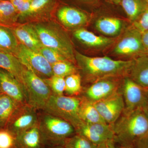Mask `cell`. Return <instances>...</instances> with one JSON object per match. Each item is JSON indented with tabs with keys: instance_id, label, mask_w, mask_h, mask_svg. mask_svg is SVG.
<instances>
[{
	"instance_id": "f6af8a7d",
	"label": "cell",
	"mask_w": 148,
	"mask_h": 148,
	"mask_svg": "<svg viewBox=\"0 0 148 148\" xmlns=\"http://www.w3.org/2000/svg\"><path fill=\"white\" fill-rule=\"evenodd\" d=\"M146 1H147V3L148 5V0H146Z\"/></svg>"
},
{
	"instance_id": "836d02e7",
	"label": "cell",
	"mask_w": 148,
	"mask_h": 148,
	"mask_svg": "<svg viewBox=\"0 0 148 148\" xmlns=\"http://www.w3.org/2000/svg\"><path fill=\"white\" fill-rule=\"evenodd\" d=\"M132 26L142 34L148 32V6L142 15L132 22Z\"/></svg>"
},
{
	"instance_id": "7a4b0ae2",
	"label": "cell",
	"mask_w": 148,
	"mask_h": 148,
	"mask_svg": "<svg viewBox=\"0 0 148 148\" xmlns=\"http://www.w3.org/2000/svg\"><path fill=\"white\" fill-rule=\"evenodd\" d=\"M115 144L133 148L136 141L148 131V119L143 109L124 110L113 125Z\"/></svg>"
},
{
	"instance_id": "52a82bcc",
	"label": "cell",
	"mask_w": 148,
	"mask_h": 148,
	"mask_svg": "<svg viewBox=\"0 0 148 148\" xmlns=\"http://www.w3.org/2000/svg\"><path fill=\"white\" fill-rule=\"evenodd\" d=\"M14 55L27 69L42 79L49 78L53 75L51 65L39 52L31 50L19 43Z\"/></svg>"
},
{
	"instance_id": "f546056e",
	"label": "cell",
	"mask_w": 148,
	"mask_h": 148,
	"mask_svg": "<svg viewBox=\"0 0 148 148\" xmlns=\"http://www.w3.org/2000/svg\"><path fill=\"white\" fill-rule=\"evenodd\" d=\"M63 146L65 148H98V147L76 133L66 139Z\"/></svg>"
},
{
	"instance_id": "4dcf8cb0",
	"label": "cell",
	"mask_w": 148,
	"mask_h": 148,
	"mask_svg": "<svg viewBox=\"0 0 148 148\" xmlns=\"http://www.w3.org/2000/svg\"><path fill=\"white\" fill-rule=\"evenodd\" d=\"M65 78L53 75L49 78L43 79L55 95H62L65 91Z\"/></svg>"
},
{
	"instance_id": "83f0119b",
	"label": "cell",
	"mask_w": 148,
	"mask_h": 148,
	"mask_svg": "<svg viewBox=\"0 0 148 148\" xmlns=\"http://www.w3.org/2000/svg\"><path fill=\"white\" fill-rule=\"evenodd\" d=\"M65 92L69 96L79 94L82 90L81 76L78 73L72 74L65 77Z\"/></svg>"
},
{
	"instance_id": "4316f807",
	"label": "cell",
	"mask_w": 148,
	"mask_h": 148,
	"mask_svg": "<svg viewBox=\"0 0 148 148\" xmlns=\"http://www.w3.org/2000/svg\"><path fill=\"white\" fill-rule=\"evenodd\" d=\"M52 1V0H33L28 10L19 19L33 21L42 14Z\"/></svg>"
},
{
	"instance_id": "2e32d148",
	"label": "cell",
	"mask_w": 148,
	"mask_h": 148,
	"mask_svg": "<svg viewBox=\"0 0 148 148\" xmlns=\"http://www.w3.org/2000/svg\"><path fill=\"white\" fill-rule=\"evenodd\" d=\"M57 16L61 24L69 28H79L86 25L88 21L86 14L71 7L61 8L57 12Z\"/></svg>"
},
{
	"instance_id": "9c48e42d",
	"label": "cell",
	"mask_w": 148,
	"mask_h": 148,
	"mask_svg": "<svg viewBox=\"0 0 148 148\" xmlns=\"http://www.w3.org/2000/svg\"><path fill=\"white\" fill-rule=\"evenodd\" d=\"M120 90L124 100L125 110L143 109L148 103L145 88L128 76L123 79Z\"/></svg>"
},
{
	"instance_id": "8d00e7d4",
	"label": "cell",
	"mask_w": 148,
	"mask_h": 148,
	"mask_svg": "<svg viewBox=\"0 0 148 148\" xmlns=\"http://www.w3.org/2000/svg\"><path fill=\"white\" fill-rule=\"evenodd\" d=\"M142 40L143 45L147 53H148V32L142 34Z\"/></svg>"
},
{
	"instance_id": "f1b7e54d",
	"label": "cell",
	"mask_w": 148,
	"mask_h": 148,
	"mask_svg": "<svg viewBox=\"0 0 148 148\" xmlns=\"http://www.w3.org/2000/svg\"><path fill=\"white\" fill-rule=\"evenodd\" d=\"M53 75L65 78L72 74L76 73L77 68L71 61H61L51 66Z\"/></svg>"
},
{
	"instance_id": "277c9868",
	"label": "cell",
	"mask_w": 148,
	"mask_h": 148,
	"mask_svg": "<svg viewBox=\"0 0 148 148\" xmlns=\"http://www.w3.org/2000/svg\"><path fill=\"white\" fill-rule=\"evenodd\" d=\"M80 101L81 97L52 94L43 110L49 114L68 122L76 131L84 123L79 115Z\"/></svg>"
},
{
	"instance_id": "d6986e66",
	"label": "cell",
	"mask_w": 148,
	"mask_h": 148,
	"mask_svg": "<svg viewBox=\"0 0 148 148\" xmlns=\"http://www.w3.org/2000/svg\"><path fill=\"white\" fill-rule=\"evenodd\" d=\"M0 69L11 74L23 86L24 74L27 68L16 56L11 53L0 51Z\"/></svg>"
},
{
	"instance_id": "ac0fdd59",
	"label": "cell",
	"mask_w": 148,
	"mask_h": 148,
	"mask_svg": "<svg viewBox=\"0 0 148 148\" xmlns=\"http://www.w3.org/2000/svg\"><path fill=\"white\" fill-rule=\"evenodd\" d=\"M128 77L143 88H148V53L132 59Z\"/></svg>"
},
{
	"instance_id": "7dc6e473",
	"label": "cell",
	"mask_w": 148,
	"mask_h": 148,
	"mask_svg": "<svg viewBox=\"0 0 148 148\" xmlns=\"http://www.w3.org/2000/svg\"><path fill=\"white\" fill-rule=\"evenodd\" d=\"M8 1H10V0H8Z\"/></svg>"
},
{
	"instance_id": "cb8c5ba5",
	"label": "cell",
	"mask_w": 148,
	"mask_h": 148,
	"mask_svg": "<svg viewBox=\"0 0 148 148\" xmlns=\"http://www.w3.org/2000/svg\"><path fill=\"white\" fill-rule=\"evenodd\" d=\"M19 15L8 0H0V26L11 28L18 24Z\"/></svg>"
},
{
	"instance_id": "d4e9b609",
	"label": "cell",
	"mask_w": 148,
	"mask_h": 148,
	"mask_svg": "<svg viewBox=\"0 0 148 148\" xmlns=\"http://www.w3.org/2000/svg\"><path fill=\"white\" fill-rule=\"evenodd\" d=\"M120 3L127 18L132 23L142 15L148 6L146 0H121Z\"/></svg>"
},
{
	"instance_id": "60d3db41",
	"label": "cell",
	"mask_w": 148,
	"mask_h": 148,
	"mask_svg": "<svg viewBox=\"0 0 148 148\" xmlns=\"http://www.w3.org/2000/svg\"><path fill=\"white\" fill-rule=\"evenodd\" d=\"M106 143H107L98 146V148H107V147H106Z\"/></svg>"
},
{
	"instance_id": "e575fe53",
	"label": "cell",
	"mask_w": 148,
	"mask_h": 148,
	"mask_svg": "<svg viewBox=\"0 0 148 148\" xmlns=\"http://www.w3.org/2000/svg\"><path fill=\"white\" fill-rule=\"evenodd\" d=\"M33 0H10L19 15V18L28 10Z\"/></svg>"
},
{
	"instance_id": "d6a6232c",
	"label": "cell",
	"mask_w": 148,
	"mask_h": 148,
	"mask_svg": "<svg viewBox=\"0 0 148 148\" xmlns=\"http://www.w3.org/2000/svg\"><path fill=\"white\" fill-rule=\"evenodd\" d=\"M15 138L8 129H0V148H14Z\"/></svg>"
},
{
	"instance_id": "d590c367",
	"label": "cell",
	"mask_w": 148,
	"mask_h": 148,
	"mask_svg": "<svg viewBox=\"0 0 148 148\" xmlns=\"http://www.w3.org/2000/svg\"><path fill=\"white\" fill-rule=\"evenodd\" d=\"M133 148H148V131L138 139Z\"/></svg>"
},
{
	"instance_id": "8fae6325",
	"label": "cell",
	"mask_w": 148,
	"mask_h": 148,
	"mask_svg": "<svg viewBox=\"0 0 148 148\" xmlns=\"http://www.w3.org/2000/svg\"><path fill=\"white\" fill-rule=\"evenodd\" d=\"M93 103L104 121L110 125H113L125 109L124 100L121 90Z\"/></svg>"
},
{
	"instance_id": "30bf717a",
	"label": "cell",
	"mask_w": 148,
	"mask_h": 148,
	"mask_svg": "<svg viewBox=\"0 0 148 148\" xmlns=\"http://www.w3.org/2000/svg\"><path fill=\"white\" fill-rule=\"evenodd\" d=\"M123 78H108L91 84L84 90L83 97L92 103L108 98L120 90Z\"/></svg>"
},
{
	"instance_id": "f35d334b",
	"label": "cell",
	"mask_w": 148,
	"mask_h": 148,
	"mask_svg": "<svg viewBox=\"0 0 148 148\" xmlns=\"http://www.w3.org/2000/svg\"><path fill=\"white\" fill-rule=\"evenodd\" d=\"M142 109H143V111L145 114L146 115L148 119V103L147 105Z\"/></svg>"
},
{
	"instance_id": "603a6c76",
	"label": "cell",
	"mask_w": 148,
	"mask_h": 148,
	"mask_svg": "<svg viewBox=\"0 0 148 148\" xmlns=\"http://www.w3.org/2000/svg\"><path fill=\"white\" fill-rule=\"evenodd\" d=\"M123 23L119 18L112 17H101L95 23L98 32L109 36H116L121 32Z\"/></svg>"
},
{
	"instance_id": "44dd1931",
	"label": "cell",
	"mask_w": 148,
	"mask_h": 148,
	"mask_svg": "<svg viewBox=\"0 0 148 148\" xmlns=\"http://www.w3.org/2000/svg\"><path fill=\"white\" fill-rule=\"evenodd\" d=\"M19 105L5 93H0V127L8 125L14 115L18 110Z\"/></svg>"
},
{
	"instance_id": "5b68a950",
	"label": "cell",
	"mask_w": 148,
	"mask_h": 148,
	"mask_svg": "<svg viewBox=\"0 0 148 148\" xmlns=\"http://www.w3.org/2000/svg\"><path fill=\"white\" fill-rule=\"evenodd\" d=\"M42 125L40 130L47 145L63 146L66 139L76 134L68 122L49 114L44 118Z\"/></svg>"
},
{
	"instance_id": "bcb514c9",
	"label": "cell",
	"mask_w": 148,
	"mask_h": 148,
	"mask_svg": "<svg viewBox=\"0 0 148 148\" xmlns=\"http://www.w3.org/2000/svg\"><path fill=\"white\" fill-rule=\"evenodd\" d=\"M84 1H86V0H84Z\"/></svg>"
},
{
	"instance_id": "7402d4cb",
	"label": "cell",
	"mask_w": 148,
	"mask_h": 148,
	"mask_svg": "<svg viewBox=\"0 0 148 148\" xmlns=\"http://www.w3.org/2000/svg\"><path fill=\"white\" fill-rule=\"evenodd\" d=\"M79 115L81 119L85 123H106L93 103L83 96L81 97Z\"/></svg>"
},
{
	"instance_id": "b9f144b4",
	"label": "cell",
	"mask_w": 148,
	"mask_h": 148,
	"mask_svg": "<svg viewBox=\"0 0 148 148\" xmlns=\"http://www.w3.org/2000/svg\"><path fill=\"white\" fill-rule=\"evenodd\" d=\"M109 1L113 2L116 3H121V0H109Z\"/></svg>"
},
{
	"instance_id": "7bdbcfd3",
	"label": "cell",
	"mask_w": 148,
	"mask_h": 148,
	"mask_svg": "<svg viewBox=\"0 0 148 148\" xmlns=\"http://www.w3.org/2000/svg\"><path fill=\"white\" fill-rule=\"evenodd\" d=\"M115 148H133L127 147H123V146L118 145H115Z\"/></svg>"
},
{
	"instance_id": "4fadbf2b",
	"label": "cell",
	"mask_w": 148,
	"mask_h": 148,
	"mask_svg": "<svg viewBox=\"0 0 148 148\" xmlns=\"http://www.w3.org/2000/svg\"><path fill=\"white\" fill-rule=\"evenodd\" d=\"M0 90L23 105L27 101L25 90L22 84L11 74L0 69Z\"/></svg>"
},
{
	"instance_id": "ee69618b",
	"label": "cell",
	"mask_w": 148,
	"mask_h": 148,
	"mask_svg": "<svg viewBox=\"0 0 148 148\" xmlns=\"http://www.w3.org/2000/svg\"><path fill=\"white\" fill-rule=\"evenodd\" d=\"M145 91L146 95L148 98V88H145Z\"/></svg>"
},
{
	"instance_id": "9a60e30c",
	"label": "cell",
	"mask_w": 148,
	"mask_h": 148,
	"mask_svg": "<svg viewBox=\"0 0 148 148\" xmlns=\"http://www.w3.org/2000/svg\"><path fill=\"white\" fill-rule=\"evenodd\" d=\"M32 108L26 107L21 110H18L11 120L7 129L16 136L35 126L37 116Z\"/></svg>"
},
{
	"instance_id": "484cf974",
	"label": "cell",
	"mask_w": 148,
	"mask_h": 148,
	"mask_svg": "<svg viewBox=\"0 0 148 148\" xmlns=\"http://www.w3.org/2000/svg\"><path fill=\"white\" fill-rule=\"evenodd\" d=\"M19 44L10 28L0 26V51L14 55Z\"/></svg>"
},
{
	"instance_id": "e0dca14e",
	"label": "cell",
	"mask_w": 148,
	"mask_h": 148,
	"mask_svg": "<svg viewBox=\"0 0 148 148\" xmlns=\"http://www.w3.org/2000/svg\"><path fill=\"white\" fill-rule=\"evenodd\" d=\"M15 137L14 148H45V142L38 126L35 125Z\"/></svg>"
},
{
	"instance_id": "3957f363",
	"label": "cell",
	"mask_w": 148,
	"mask_h": 148,
	"mask_svg": "<svg viewBox=\"0 0 148 148\" xmlns=\"http://www.w3.org/2000/svg\"><path fill=\"white\" fill-rule=\"evenodd\" d=\"M32 24L44 46L56 51L74 64L76 62L71 42L67 34L57 23L47 21Z\"/></svg>"
},
{
	"instance_id": "7c38bea8",
	"label": "cell",
	"mask_w": 148,
	"mask_h": 148,
	"mask_svg": "<svg viewBox=\"0 0 148 148\" xmlns=\"http://www.w3.org/2000/svg\"><path fill=\"white\" fill-rule=\"evenodd\" d=\"M76 134L83 136L97 146L113 140V125L106 123H84Z\"/></svg>"
},
{
	"instance_id": "ba28073f",
	"label": "cell",
	"mask_w": 148,
	"mask_h": 148,
	"mask_svg": "<svg viewBox=\"0 0 148 148\" xmlns=\"http://www.w3.org/2000/svg\"><path fill=\"white\" fill-rule=\"evenodd\" d=\"M113 53L121 56L133 57V59L147 53L143 44L142 34L132 26L116 43Z\"/></svg>"
},
{
	"instance_id": "74e56055",
	"label": "cell",
	"mask_w": 148,
	"mask_h": 148,
	"mask_svg": "<svg viewBox=\"0 0 148 148\" xmlns=\"http://www.w3.org/2000/svg\"><path fill=\"white\" fill-rule=\"evenodd\" d=\"M107 148H115V144L113 140H110L106 143Z\"/></svg>"
},
{
	"instance_id": "ab89813d",
	"label": "cell",
	"mask_w": 148,
	"mask_h": 148,
	"mask_svg": "<svg viewBox=\"0 0 148 148\" xmlns=\"http://www.w3.org/2000/svg\"><path fill=\"white\" fill-rule=\"evenodd\" d=\"M45 148H65L63 146H50L46 145Z\"/></svg>"
},
{
	"instance_id": "8992f818",
	"label": "cell",
	"mask_w": 148,
	"mask_h": 148,
	"mask_svg": "<svg viewBox=\"0 0 148 148\" xmlns=\"http://www.w3.org/2000/svg\"><path fill=\"white\" fill-rule=\"evenodd\" d=\"M23 86L29 106L34 109H43L52 94L44 80L27 69Z\"/></svg>"
},
{
	"instance_id": "ffe728a7",
	"label": "cell",
	"mask_w": 148,
	"mask_h": 148,
	"mask_svg": "<svg viewBox=\"0 0 148 148\" xmlns=\"http://www.w3.org/2000/svg\"><path fill=\"white\" fill-rule=\"evenodd\" d=\"M73 36L77 40L88 47L102 48L110 45L114 40L108 37L98 36L83 28L76 29Z\"/></svg>"
},
{
	"instance_id": "5bb4252c",
	"label": "cell",
	"mask_w": 148,
	"mask_h": 148,
	"mask_svg": "<svg viewBox=\"0 0 148 148\" xmlns=\"http://www.w3.org/2000/svg\"><path fill=\"white\" fill-rule=\"evenodd\" d=\"M19 42L31 50L39 52L43 46L32 24L18 23L10 28Z\"/></svg>"
},
{
	"instance_id": "6da1fadb",
	"label": "cell",
	"mask_w": 148,
	"mask_h": 148,
	"mask_svg": "<svg viewBox=\"0 0 148 148\" xmlns=\"http://www.w3.org/2000/svg\"><path fill=\"white\" fill-rule=\"evenodd\" d=\"M76 62L88 82L92 84L108 78L128 76L132 63L129 60H114L107 56L90 57L75 51Z\"/></svg>"
},
{
	"instance_id": "1f68e13d",
	"label": "cell",
	"mask_w": 148,
	"mask_h": 148,
	"mask_svg": "<svg viewBox=\"0 0 148 148\" xmlns=\"http://www.w3.org/2000/svg\"><path fill=\"white\" fill-rule=\"evenodd\" d=\"M39 53L51 66L57 62L67 60L56 51L44 46L40 49Z\"/></svg>"
}]
</instances>
